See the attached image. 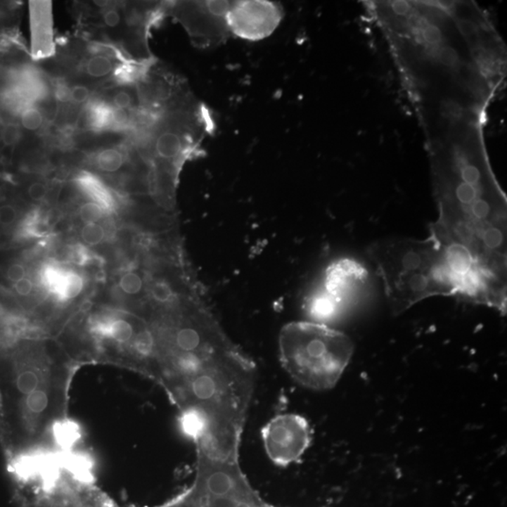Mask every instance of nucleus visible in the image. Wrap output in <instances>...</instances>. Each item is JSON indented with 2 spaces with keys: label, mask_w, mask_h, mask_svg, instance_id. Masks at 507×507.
Returning a JSON list of instances; mask_svg holds the SVG:
<instances>
[{
  "label": "nucleus",
  "mask_w": 507,
  "mask_h": 507,
  "mask_svg": "<svg viewBox=\"0 0 507 507\" xmlns=\"http://www.w3.org/2000/svg\"><path fill=\"white\" fill-rule=\"evenodd\" d=\"M439 215L430 236L447 252L458 298L506 313V200L484 153L433 161Z\"/></svg>",
  "instance_id": "obj_1"
},
{
  "label": "nucleus",
  "mask_w": 507,
  "mask_h": 507,
  "mask_svg": "<svg viewBox=\"0 0 507 507\" xmlns=\"http://www.w3.org/2000/svg\"><path fill=\"white\" fill-rule=\"evenodd\" d=\"M43 359L0 366V442L11 462L46 444L66 420L71 372Z\"/></svg>",
  "instance_id": "obj_2"
},
{
  "label": "nucleus",
  "mask_w": 507,
  "mask_h": 507,
  "mask_svg": "<svg viewBox=\"0 0 507 507\" xmlns=\"http://www.w3.org/2000/svg\"><path fill=\"white\" fill-rule=\"evenodd\" d=\"M368 254L396 315L430 297L458 295L447 252L431 236L378 240L369 246Z\"/></svg>",
  "instance_id": "obj_3"
},
{
  "label": "nucleus",
  "mask_w": 507,
  "mask_h": 507,
  "mask_svg": "<svg viewBox=\"0 0 507 507\" xmlns=\"http://www.w3.org/2000/svg\"><path fill=\"white\" fill-rule=\"evenodd\" d=\"M354 354L348 335L326 324L294 321L279 333L283 368L305 388L324 391L335 387Z\"/></svg>",
  "instance_id": "obj_4"
},
{
  "label": "nucleus",
  "mask_w": 507,
  "mask_h": 507,
  "mask_svg": "<svg viewBox=\"0 0 507 507\" xmlns=\"http://www.w3.org/2000/svg\"><path fill=\"white\" fill-rule=\"evenodd\" d=\"M194 481L180 494L156 507H278L260 496L240 464V456L195 448Z\"/></svg>",
  "instance_id": "obj_5"
},
{
  "label": "nucleus",
  "mask_w": 507,
  "mask_h": 507,
  "mask_svg": "<svg viewBox=\"0 0 507 507\" xmlns=\"http://www.w3.org/2000/svg\"><path fill=\"white\" fill-rule=\"evenodd\" d=\"M81 20L96 27L103 43L119 50L131 63L139 66L153 63L148 49L150 29L164 16L160 2H88Z\"/></svg>",
  "instance_id": "obj_6"
},
{
  "label": "nucleus",
  "mask_w": 507,
  "mask_h": 507,
  "mask_svg": "<svg viewBox=\"0 0 507 507\" xmlns=\"http://www.w3.org/2000/svg\"><path fill=\"white\" fill-rule=\"evenodd\" d=\"M60 63L72 83L102 86L117 82L136 83L148 67L136 65L115 47L94 41H66L60 49Z\"/></svg>",
  "instance_id": "obj_7"
},
{
  "label": "nucleus",
  "mask_w": 507,
  "mask_h": 507,
  "mask_svg": "<svg viewBox=\"0 0 507 507\" xmlns=\"http://www.w3.org/2000/svg\"><path fill=\"white\" fill-rule=\"evenodd\" d=\"M231 1L167 2L165 15L172 16L198 49L219 46L231 34L226 15Z\"/></svg>",
  "instance_id": "obj_8"
},
{
  "label": "nucleus",
  "mask_w": 507,
  "mask_h": 507,
  "mask_svg": "<svg viewBox=\"0 0 507 507\" xmlns=\"http://www.w3.org/2000/svg\"><path fill=\"white\" fill-rule=\"evenodd\" d=\"M141 110L158 117L175 110L192 99L186 81L154 61L136 82Z\"/></svg>",
  "instance_id": "obj_9"
},
{
  "label": "nucleus",
  "mask_w": 507,
  "mask_h": 507,
  "mask_svg": "<svg viewBox=\"0 0 507 507\" xmlns=\"http://www.w3.org/2000/svg\"><path fill=\"white\" fill-rule=\"evenodd\" d=\"M262 438L269 458L277 466L287 467L304 455L312 432L304 417L284 413L274 416L262 428Z\"/></svg>",
  "instance_id": "obj_10"
},
{
  "label": "nucleus",
  "mask_w": 507,
  "mask_h": 507,
  "mask_svg": "<svg viewBox=\"0 0 507 507\" xmlns=\"http://www.w3.org/2000/svg\"><path fill=\"white\" fill-rule=\"evenodd\" d=\"M283 18L281 6L266 0L231 1L226 15L229 32L248 41L262 40L276 30Z\"/></svg>",
  "instance_id": "obj_11"
},
{
  "label": "nucleus",
  "mask_w": 507,
  "mask_h": 507,
  "mask_svg": "<svg viewBox=\"0 0 507 507\" xmlns=\"http://www.w3.org/2000/svg\"><path fill=\"white\" fill-rule=\"evenodd\" d=\"M368 277V271L359 262L340 259L327 268L322 288L346 309L359 301L366 290Z\"/></svg>",
  "instance_id": "obj_12"
},
{
  "label": "nucleus",
  "mask_w": 507,
  "mask_h": 507,
  "mask_svg": "<svg viewBox=\"0 0 507 507\" xmlns=\"http://www.w3.org/2000/svg\"><path fill=\"white\" fill-rule=\"evenodd\" d=\"M32 56L36 60L54 57L52 2L30 1Z\"/></svg>",
  "instance_id": "obj_13"
},
{
  "label": "nucleus",
  "mask_w": 507,
  "mask_h": 507,
  "mask_svg": "<svg viewBox=\"0 0 507 507\" xmlns=\"http://www.w3.org/2000/svg\"><path fill=\"white\" fill-rule=\"evenodd\" d=\"M102 102L116 110L133 115L142 113L139 91L136 83H117V85L103 89Z\"/></svg>",
  "instance_id": "obj_14"
},
{
  "label": "nucleus",
  "mask_w": 507,
  "mask_h": 507,
  "mask_svg": "<svg viewBox=\"0 0 507 507\" xmlns=\"http://www.w3.org/2000/svg\"><path fill=\"white\" fill-rule=\"evenodd\" d=\"M304 309L308 316L315 321L314 322L321 324L338 318L345 310L323 288L316 290L308 297L305 301Z\"/></svg>",
  "instance_id": "obj_15"
},
{
  "label": "nucleus",
  "mask_w": 507,
  "mask_h": 507,
  "mask_svg": "<svg viewBox=\"0 0 507 507\" xmlns=\"http://www.w3.org/2000/svg\"><path fill=\"white\" fill-rule=\"evenodd\" d=\"M63 507H120L88 484H75L67 493Z\"/></svg>",
  "instance_id": "obj_16"
},
{
  "label": "nucleus",
  "mask_w": 507,
  "mask_h": 507,
  "mask_svg": "<svg viewBox=\"0 0 507 507\" xmlns=\"http://www.w3.org/2000/svg\"><path fill=\"white\" fill-rule=\"evenodd\" d=\"M129 150L126 146L116 145L102 147L91 156L92 165L103 173H116L128 161Z\"/></svg>",
  "instance_id": "obj_17"
},
{
  "label": "nucleus",
  "mask_w": 507,
  "mask_h": 507,
  "mask_svg": "<svg viewBox=\"0 0 507 507\" xmlns=\"http://www.w3.org/2000/svg\"><path fill=\"white\" fill-rule=\"evenodd\" d=\"M79 184L84 191L89 197L94 198L96 203L100 204L103 209H111V207L113 206L114 201L112 200L111 195L109 194L108 189L96 179L89 174L81 176Z\"/></svg>",
  "instance_id": "obj_18"
},
{
  "label": "nucleus",
  "mask_w": 507,
  "mask_h": 507,
  "mask_svg": "<svg viewBox=\"0 0 507 507\" xmlns=\"http://www.w3.org/2000/svg\"><path fill=\"white\" fill-rule=\"evenodd\" d=\"M18 489L20 507H57L46 490L40 487H20Z\"/></svg>",
  "instance_id": "obj_19"
},
{
  "label": "nucleus",
  "mask_w": 507,
  "mask_h": 507,
  "mask_svg": "<svg viewBox=\"0 0 507 507\" xmlns=\"http://www.w3.org/2000/svg\"><path fill=\"white\" fill-rule=\"evenodd\" d=\"M20 127L30 133H38L44 126L46 116L43 110L32 103L25 106L20 112Z\"/></svg>",
  "instance_id": "obj_20"
},
{
  "label": "nucleus",
  "mask_w": 507,
  "mask_h": 507,
  "mask_svg": "<svg viewBox=\"0 0 507 507\" xmlns=\"http://www.w3.org/2000/svg\"><path fill=\"white\" fill-rule=\"evenodd\" d=\"M84 287L82 277L75 273L64 274L63 284H61L58 297L61 299L68 300L79 295Z\"/></svg>",
  "instance_id": "obj_21"
},
{
  "label": "nucleus",
  "mask_w": 507,
  "mask_h": 507,
  "mask_svg": "<svg viewBox=\"0 0 507 507\" xmlns=\"http://www.w3.org/2000/svg\"><path fill=\"white\" fill-rule=\"evenodd\" d=\"M69 102L75 105H88L92 97L91 86L82 83H71L68 86Z\"/></svg>",
  "instance_id": "obj_22"
},
{
  "label": "nucleus",
  "mask_w": 507,
  "mask_h": 507,
  "mask_svg": "<svg viewBox=\"0 0 507 507\" xmlns=\"http://www.w3.org/2000/svg\"><path fill=\"white\" fill-rule=\"evenodd\" d=\"M105 209L96 203H86L79 209L80 219L86 224H94L102 219Z\"/></svg>",
  "instance_id": "obj_23"
},
{
  "label": "nucleus",
  "mask_w": 507,
  "mask_h": 507,
  "mask_svg": "<svg viewBox=\"0 0 507 507\" xmlns=\"http://www.w3.org/2000/svg\"><path fill=\"white\" fill-rule=\"evenodd\" d=\"M25 229L30 236L43 237L49 233L50 226L49 221L44 219L40 215L34 214L30 215L27 219Z\"/></svg>",
  "instance_id": "obj_24"
},
{
  "label": "nucleus",
  "mask_w": 507,
  "mask_h": 507,
  "mask_svg": "<svg viewBox=\"0 0 507 507\" xmlns=\"http://www.w3.org/2000/svg\"><path fill=\"white\" fill-rule=\"evenodd\" d=\"M81 236L84 242L89 245H97L105 238V229L99 224H86L83 226Z\"/></svg>",
  "instance_id": "obj_25"
},
{
  "label": "nucleus",
  "mask_w": 507,
  "mask_h": 507,
  "mask_svg": "<svg viewBox=\"0 0 507 507\" xmlns=\"http://www.w3.org/2000/svg\"><path fill=\"white\" fill-rule=\"evenodd\" d=\"M22 139V128L18 123H8L0 133V140L4 147H15Z\"/></svg>",
  "instance_id": "obj_26"
},
{
  "label": "nucleus",
  "mask_w": 507,
  "mask_h": 507,
  "mask_svg": "<svg viewBox=\"0 0 507 507\" xmlns=\"http://www.w3.org/2000/svg\"><path fill=\"white\" fill-rule=\"evenodd\" d=\"M151 297L156 302L165 304L169 302L175 298V293L173 291L172 285L165 281H157L151 285L150 288Z\"/></svg>",
  "instance_id": "obj_27"
},
{
  "label": "nucleus",
  "mask_w": 507,
  "mask_h": 507,
  "mask_svg": "<svg viewBox=\"0 0 507 507\" xmlns=\"http://www.w3.org/2000/svg\"><path fill=\"white\" fill-rule=\"evenodd\" d=\"M120 287L125 293L131 295L139 293L143 288L141 277L136 273L126 274L120 280Z\"/></svg>",
  "instance_id": "obj_28"
},
{
  "label": "nucleus",
  "mask_w": 507,
  "mask_h": 507,
  "mask_svg": "<svg viewBox=\"0 0 507 507\" xmlns=\"http://www.w3.org/2000/svg\"><path fill=\"white\" fill-rule=\"evenodd\" d=\"M27 193L30 200L36 201V203H40L46 198L49 187L43 181H34V183L30 184Z\"/></svg>",
  "instance_id": "obj_29"
},
{
  "label": "nucleus",
  "mask_w": 507,
  "mask_h": 507,
  "mask_svg": "<svg viewBox=\"0 0 507 507\" xmlns=\"http://www.w3.org/2000/svg\"><path fill=\"white\" fill-rule=\"evenodd\" d=\"M70 257L72 262L77 265H86L91 262V259L89 257L88 250L86 248L81 245H77L72 248L71 253H70Z\"/></svg>",
  "instance_id": "obj_30"
},
{
  "label": "nucleus",
  "mask_w": 507,
  "mask_h": 507,
  "mask_svg": "<svg viewBox=\"0 0 507 507\" xmlns=\"http://www.w3.org/2000/svg\"><path fill=\"white\" fill-rule=\"evenodd\" d=\"M18 218V211L13 205L5 204L0 206V225H12Z\"/></svg>",
  "instance_id": "obj_31"
},
{
  "label": "nucleus",
  "mask_w": 507,
  "mask_h": 507,
  "mask_svg": "<svg viewBox=\"0 0 507 507\" xmlns=\"http://www.w3.org/2000/svg\"><path fill=\"white\" fill-rule=\"evenodd\" d=\"M26 276V271L23 265L21 264H13L8 269L7 277L10 281L13 283H18L25 278Z\"/></svg>",
  "instance_id": "obj_32"
},
{
  "label": "nucleus",
  "mask_w": 507,
  "mask_h": 507,
  "mask_svg": "<svg viewBox=\"0 0 507 507\" xmlns=\"http://www.w3.org/2000/svg\"><path fill=\"white\" fill-rule=\"evenodd\" d=\"M16 293L22 296H27L32 291L33 284L30 279L24 278L15 284Z\"/></svg>",
  "instance_id": "obj_33"
},
{
  "label": "nucleus",
  "mask_w": 507,
  "mask_h": 507,
  "mask_svg": "<svg viewBox=\"0 0 507 507\" xmlns=\"http://www.w3.org/2000/svg\"><path fill=\"white\" fill-rule=\"evenodd\" d=\"M0 105H1V99H0Z\"/></svg>",
  "instance_id": "obj_34"
}]
</instances>
